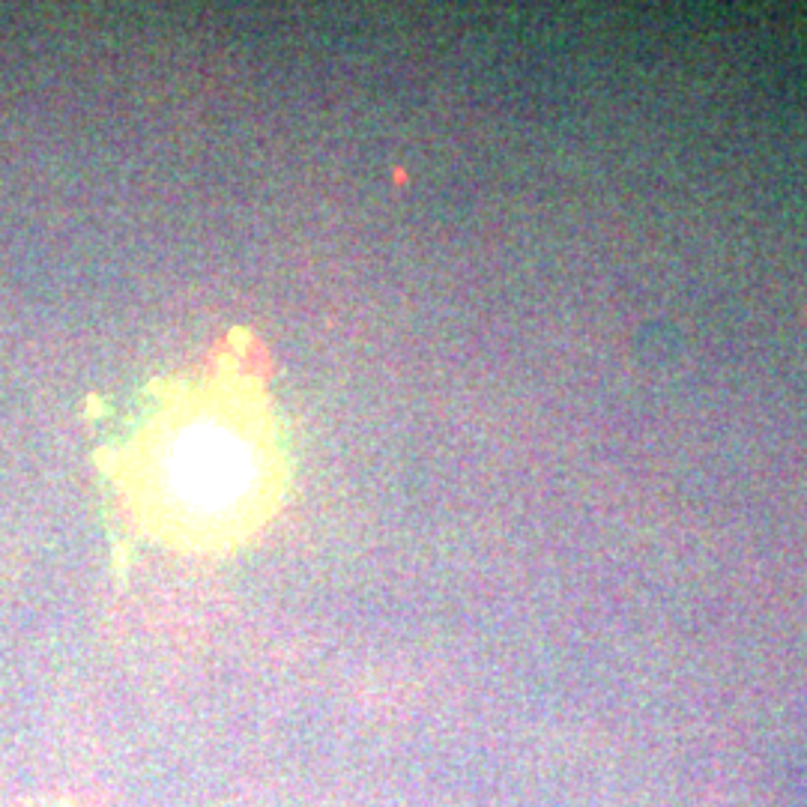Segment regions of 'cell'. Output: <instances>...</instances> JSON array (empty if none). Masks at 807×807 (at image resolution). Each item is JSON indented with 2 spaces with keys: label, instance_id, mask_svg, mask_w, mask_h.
I'll list each match as a JSON object with an SVG mask.
<instances>
[{
  "label": "cell",
  "instance_id": "6da1fadb",
  "mask_svg": "<svg viewBox=\"0 0 807 807\" xmlns=\"http://www.w3.org/2000/svg\"><path fill=\"white\" fill-rule=\"evenodd\" d=\"M240 476V455L231 449L228 440L204 434L186 443L180 458V482L195 500H225V494L240 482Z\"/></svg>",
  "mask_w": 807,
  "mask_h": 807
}]
</instances>
